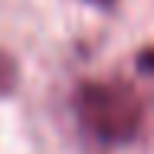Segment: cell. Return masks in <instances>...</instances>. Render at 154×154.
I'll use <instances>...</instances> for the list:
<instances>
[{
  "instance_id": "6da1fadb",
  "label": "cell",
  "mask_w": 154,
  "mask_h": 154,
  "mask_svg": "<svg viewBox=\"0 0 154 154\" xmlns=\"http://www.w3.org/2000/svg\"><path fill=\"white\" fill-rule=\"evenodd\" d=\"M72 112L79 128L108 148L134 141L141 128V98L125 79H89L72 95Z\"/></svg>"
},
{
  "instance_id": "7a4b0ae2",
  "label": "cell",
  "mask_w": 154,
  "mask_h": 154,
  "mask_svg": "<svg viewBox=\"0 0 154 154\" xmlns=\"http://www.w3.org/2000/svg\"><path fill=\"white\" fill-rule=\"evenodd\" d=\"M141 69H148V72H154V49H148V53H141Z\"/></svg>"
},
{
  "instance_id": "3957f363",
  "label": "cell",
  "mask_w": 154,
  "mask_h": 154,
  "mask_svg": "<svg viewBox=\"0 0 154 154\" xmlns=\"http://www.w3.org/2000/svg\"><path fill=\"white\" fill-rule=\"evenodd\" d=\"M92 3H98V7H105V3H112V0H92Z\"/></svg>"
}]
</instances>
